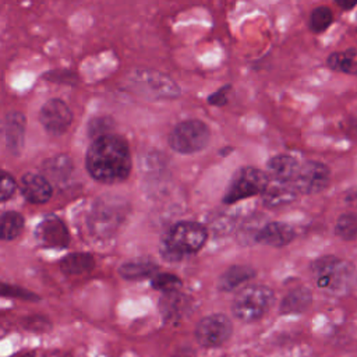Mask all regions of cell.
<instances>
[{
  "mask_svg": "<svg viewBox=\"0 0 357 357\" xmlns=\"http://www.w3.org/2000/svg\"><path fill=\"white\" fill-rule=\"evenodd\" d=\"M127 205L119 198L99 199L88 218V227L95 237L105 238L112 236L123 223Z\"/></svg>",
  "mask_w": 357,
  "mask_h": 357,
  "instance_id": "cell-5",
  "label": "cell"
},
{
  "mask_svg": "<svg viewBox=\"0 0 357 357\" xmlns=\"http://www.w3.org/2000/svg\"><path fill=\"white\" fill-rule=\"evenodd\" d=\"M208 238L206 229L197 222H178L169 229L162 243V255L170 261H178L187 254L202 248Z\"/></svg>",
  "mask_w": 357,
  "mask_h": 357,
  "instance_id": "cell-2",
  "label": "cell"
},
{
  "mask_svg": "<svg viewBox=\"0 0 357 357\" xmlns=\"http://www.w3.org/2000/svg\"><path fill=\"white\" fill-rule=\"evenodd\" d=\"M113 123L110 119H106V117H98V119H93L89 126H88V132L89 135L95 139L100 135H105V134H110V128H112Z\"/></svg>",
  "mask_w": 357,
  "mask_h": 357,
  "instance_id": "cell-29",
  "label": "cell"
},
{
  "mask_svg": "<svg viewBox=\"0 0 357 357\" xmlns=\"http://www.w3.org/2000/svg\"><path fill=\"white\" fill-rule=\"evenodd\" d=\"M25 117L20 112H11L4 120V138L7 149L13 155H20L24 146Z\"/></svg>",
  "mask_w": 357,
  "mask_h": 357,
  "instance_id": "cell-15",
  "label": "cell"
},
{
  "mask_svg": "<svg viewBox=\"0 0 357 357\" xmlns=\"http://www.w3.org/2000/svg\"><path fill=\"white\" fill-rule=\"evenodd\" d=\"M294 236V229L290 225L284 222H271L257 231L255 241L271 247H283L289 244Z\"/></svg>",
  "mask_w": 357,
  "mask_h": 357,
  "instance_id": "cell-13",
  "label": "cell"
},
{
  "mask_svg": "<svg viewBox=\"0 0 357 357\" xmlns=\"http://www.w3.org/2000/svg\"><path fill=\"white\" fill-rule=\"evenodd\" d=\"M85 166L89 176L103 184L126 180L131 172V153L127 141L116 134H105L92 141Z\"/></svg>",
  "mask_w": 357,
  "mask_h": 357,
  "instance_id": "cell-1",
  "label": "cell"
},
{
  "mask_svg": "<svg viewBox=\"0 0 357 357\" xmlns=\"http://www.w3.org/2000/svg\"><path fill=\"white\" fill-rule=\"evenodd\" d=\"M269 183V176L252 166L237 170L223 195L225 204H234L240 199L262 194Z\"/></svg>",
  "mask_w": 357,
  "mask_h": 357,
  "instance_id": "cell-7",
  "label": "cell"
},
{
  "mask_svg": "<svg viewBox=\"0 0 357 357\" xmlns=\"http://www.w3.org/2000/svg\"><path fill=\"white\" fill-rule=\"evenodd\" d=\"M332 20H333L332 11L328 7H324V6L317 7L310 15V28L311 31L319 33L331 25Z\"/></svg>",
  "mask_w": 357,
  "mask_h": 357,
  "instance_id": "cell-27",
  "label": "cell"
},
{
  "mask_svg": "<svg viewBox=\"0 0 357 357\" xmlns=\"http://www.w3.org/2000/svg\"><path fill=\"white\" fill-rule=\"evenodd\" d=\"M190 304V298L178 293V290L165 293L159 301L160 312L166 319H178L188 311Z\"/></svg>",
  "mask_w": 357,
  "mask_h": 357,
  "instance_id": "cell-17",
  "label": "cell"
},
{
  "mask_svg": "<svg viewBox=\"0 0 357 357\" xmlns=\"http://www.w3.org/2000/svg\"><path fill=\"white\" fill-rule=\"evenodd\" d=\"M255 276V271L248 265H233L226 269L219 278V289L223 291H231L240 284L247 283Z\"/></svg>",
  "mask_w": 357,
  "mask_h": 357,
  "instance_id": "cell-19",
  "label": "cell"
},
{
  "mask_svg": "<svg viewBox=\"0 0 357 357\" xmlns=\"http://www.w3.org/2000/svg\"><path fill=\"white\" fill-rule=\"evenodd\" d=\"M311 291L305 287H297L293 289L291 291H289L282 304H280V312L282 314H296V312H301L304 310L308 308V305L311 304Z\"/></svg>",
  "mask_w": 357,
  "mask_h": 357,
  "instance_id": "cell-23",
  "label": "cell"
},
{
  "mask_svg": "<svg viewBox=\"0 0 357 357\" xmlns=\"http://www.w3.org/2000/svg\"><path fill=\"white\" fill-rule=\"evenodd\" d=\"M227 92H229V86L219 89L216 93H213V95H211V96H209V103H212V105H218V106H220V105L226 103V100H227V96H226V95H227Z\"/></svg>",
  "mask_w": 357,
  "mask_h": 357,
  "instance_id": "cell-33",
  "label": "cell"
},
{
  "mask_svg": "<svg viewBox=\"0 0 357 357\" xmlns=\"http://www.w3.org/2000/svg\"><path fill=\"white\" fill-rule=\"evenodd\" d=\"M298 169H300L298 162L289 155H278L268 162L269 177L276 180L293 181Z\"/></svg>",
  "mask_w": 357,
  "mask_h": 357,
  "instance_id": "cell-18",
  "label": "cell"
},
{
  "mask_svg": "<svg viewBox=\"0 0 357 357\" xmlns=\"http://www.w3.org/2000/svg\"><path fill=\"white\" fill-rule=\"evenodd\" d=\"M273 291L264 284H251L241 289L233 300V315L241 322H255L261 319L272 307Z\"/></svg>",
  "mask_w": 357,
  "mask_h": 357,
  "instance_id": "cell-4",
  "label": "cell"
},
{
  "mask_svg": "<svg viewBox=\"0 0 357 357\" xmlns=\"http://www.w3.org/2000/svg\"><path fill=\"white\" fill-rule=\"evenodd\" d=\"M21 192L32 204H45L52 197L49 180L38 173H26L21 177Z\"/></svg>",
  "mask_w": 357,
  "mask_h": 357,
  "instance_id": "cell-12",
  "label": "cell"
},
{
  "mask_svg": "<svg viewBox=\"0 0 357 357\" xmlns=\"http://www.w3.org/2000/svg\"><path fill=\"white\" fill-rule=\"evenodd\" d=\"M43 321H47L46 318L43 317H29V319H26V328H29L31 331H47V325H39V322H43Z\"/></svg>",
  "mask_w": 357,
  "mask_h": 357,
  "instance_id": "cell-32",
  "label": "cell"
},
{
  "mask_svg": "<svg viewBox=\"0 0 357 357\" xmlns=\"http://www.w3.org/2000/svg\"><path fill=\"white\" fill-rule=\"evenodd\" d=\"M354 49H349L342 53H332L328 57V66L335 71H342L346 74H357V61H354Z\"/></svg>",
  "mask_w": 357,
  "mask_h": 357,
  "instance_id": "cell-25",
  "label": "cell"
},
{
  "mask_svg": "<svg viewBox=\"0 0 357 357\" xmlns=\"http://www.w3.org/2000/svg\"><path fill=\"white\" fill-rule=\"evenodd\" d=\"M39 120L49 134L61 135L70 128L73 113L61 99H50L42 106Z\"/></svg>",
  "mask_w": 357,
  "mask_h": 357,
  "instance_id": "cell-10",
  "label": "cell"
},
{
  "mask_svg": "<svg viewBox=\"0 0 357 357\" xmlns=\"http://www.w3.org/2000/svg\"><path fill=\"white\" fill-rule=\"evenodd\" d=\"M335 231L342 240H357V213L349 212L340 215L336 222Z\"/></svg>",
  "mask_w": 357,
  "mask_h": 357,
  "instance_id": "cell-26",
  "label": "cell"
},
{
  "mask_svg": "<svg viewBox=\"0 0 357 357\" xmlns=\"http://www.w3.org/2000/svg\"><path fill=\"white\" fill-rule=\"evenodd\" d=\"M335 1L343 10H350V8H353L357 4V0H335Z\"/></svg>",
  "mask_w": 357,
  "mask_h": 357,
  "instance_id": "cell-34",
  "label": "cell"
},
{
  "mask_svg": "<svg viewBox=\"0 0 357 357\" xmlns=\"http://www.w3.org/2000/svg\"><path fill=\"white\" fill-rule=\"evenodd\" d=\"M36 240L47 248H64L70 243V234L60 218L47 216L36 227Z\"/></svg>",
  "mask_w": 357,
  "mask_h": 357,
  "instance_id": "cell-11",
  "label": "cell"
},
{
  "mask_svg": "<svg viewBox=\"0 0 357 357\" xmlns=\"http://www.w3.org/2000/svg\"><path fill=\"white\" fill-rule=\"evenodd\" d=\"M293 184L298 194L311 195L321 192L329 184V169L319 162H305L300 165Z\"/></svg>",
  "mask_w": 357,
  "mask_h": 357,
  "instance_id": "cell-9",
  "label": "cell"
},
{
  "mask_svg": "<svg viewBox=\"0 0 357 357\" xmlns=\"http://www.w3.org/2000/svg\"><path fill=\"white\" fill-rule=\"evenodd\" d=\"M233 326L223 314H212L202 318L195 328V337L201 346L218 347L229 340Z\"/></svg>",
  "mask_w": 357,
  "mask_h": 357,
  "instance_id": "cell-8",
  "label": "cell"
},
{
  "mask_svg": "<svg viewBox=\"0 0 357 357\" xmlns=\"http://www.w3.org/2000/svg\"><path fill=\"white\" fill-rule=\"evenodd\" d=\"M311 272L318 287L331 293H342L351 283L354 266L337 257L325 255L312 262Z\"/></svg>",
  "mask_w": 357,
  "mask_h": 357,
  "instance_id": "cell-3",
  "label": "cell"
},
{
  "mask_svg": "<svg viewBox=\"0 0 357 357\" xmlns=\"http://www.w3.org/2000/svg\"><path fill=\"white\" fill-rule=\"evenodd\" d=\"M298 191L293 181H283L269 177V183L262 192V199L268 206H282L297 198Z\"/></svg>",
  "mask_w": 357,
  "mask_h": 357,
  "instance_id": "cell-14",
  "label": "cell"
},
{
  "mask_svg": "<svg viewBox=\"0 0 357 357\" xmlns=\"http://www.w3.org/2000/svg\"><path fill=\"white\" fill-rule=\"evenodd\" d=\"M24 227V216L15 211H8L1 215L0 236L3 240L10 241L17 238Z\"/></svg>",
  "mask_w": 357,
  "mask_h": 357,
  "instance_id": "cell-24",
  "label": "cell"
},
{
  "mask_svg": "<svg viewBox=\"0 0 357 357\" xmlns=\"http://www.w3.org/2000/svg\"><path fill=\"white\" fill-rule=\"evenodd\" d=\"M18 357H35L32 353H28V354H22V356H18Z\"/></svg>",
  "mask_w": 357,
  "mask_h": 357,
  "instance_id": "cell-35",
  "label": "cell"
},
{
  "mask_svg": "<svg viewBox=\"0 0 357 357\" xmlns=\"http://www.w3.org/2000/svg\"><path fill=\"white\" fill-rule=\"evenodd\" d=\"M15 188H17L15 180L7 172H3L1 185H0V198H1V201H7L14 194Z\"/></svg>",
  "mask_w": 357,
  "mask_h": 357,
  "instance_id": "cell-31",
  "label": "cell"
},
{
  "mask_svg": "<svg viewBox=\"0 0 357 357\" xmlns=\"http://www.w3.org/2000/svg\"><path fill=\"white\" fill-rule=\"evenodd\" d=\"M211 138L209 127L197 119L178 123L169 134V145L178 153H195L204 149Z\"/></svg>",
  "mask_w": 357,
  "mask_h": 357,
  "instance_id": "cell-6",
  "label": "cell"
},
{
  "mask_svg": "<svg viewBox=\"0 0 357 357\" xmlns=\"http://www.w3.org/2000/svg\"><path fill=\"white\" fill-rule=\"evenodd\" d=\"M1 294L8 296V297H18V298H24V300H38L36 294H33L25 289H21L18 286H14V284H3Z\"/></svg>",
  "mask_w": 357,
  "mask_h": 357,
  "instance_id": "cell-30",
  "label": "cell"
},
{
  "mask_svg": "<svg viewBox=\"0 0 357 357\" xmlns=\"http://www.w3.org/2000/svg\"><path fill=\"white\" fill-rule=\"evenodd\" d=\"M95 259L88 252H74L64 257L60 262V269L66 275H82L93 269Z\"/></svg>",
  "mask_w": 357,
  "mask_h": 357,
  "instance_id": "cell-22",
  "label": "cell"
},
{
  "mask_svg": "<svg viewBox=\"0 0 357 357\" xmlns=\"http://www.w3.org/2000/svg\"><path fill=\"white\" fill-rule=\"evenodd\" d=\"M181 286V280L178 276L173 273H155L152 279V287L165 293L176 291Z\"/></svg>",
  "mask_w": 357,
  "mask_h": 357,
  "instance_id": "cell-28",
  "label": "cell"
},
{
  "mask_svg": "<svg viewBox=\"0 0 357 357\" xmlns=\"http://www.w3.org/2000/svg\"><path fill=\"white\" fill-rule=\"evenodd\" d=\"M73 173V162L67 155H56L43 163V176L56 183H64Z\"/></svg>",
  "mask_w": 357,
  "mask_h": 357,
  "instance_id": "cell-21",
  "label": "cell"
},
{
  "mask_svg": "<svg viewBox=\"0 0 357 357\" xmlns=\"http://www.w3.org/2000/svg\"><path fill=\"white\" fill-rule=\"evenodd\" d=\"M158 265L149 258H135L124 262L120 268V276L127 280H138L155 275Z\"/></svg>",
  "mask_w": 357,
  "mask_h": 357,
  "instance_id": "cell-20",
  "label": "cell"
},
{
  "mask_svg": "<svg viewBox=\"0 0 357 357\" xmlns=\"http://www.w3.org/2000/svg\"><path fill=\"white\" fill-rule=\"evenodd\" d=\"M138 84L141 88H145L148 92H151L155 96H163V98H174L178 95V88L176 84L165 75H159L158 73L149 75L148 73H144V77H137Z\"/></svg>",
  "mask_w": 357,
  "mask_h": 357,
  "instance_id": "cell-16",
  "label": "cell"
}]
</instances>
